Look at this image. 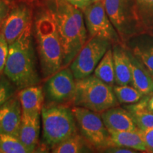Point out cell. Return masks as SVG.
I'll return each mask as SVG.
<instances>
[{
    "label": "cell",
    "mask_w": 153,
    "mask_h": 153,
    "mask_svg": "<svg viewBox=\"0 0 153 153\" xmlns=\"http://www.w3.org/2000/svg\"><path fill=\"white\" fill-rule=\"evenodd\" d=\"M17 89L4 74H0V106L16 94Z\"/></svg>",
    "instance_id": "26"
},
{
    "label": "cell",
    "mask_w": 153,
    "mask_h": 153,
    "mask_svg": "<svg viewBox=\"0 0 153 153\" xmlns=\"http://www.w3.org/2000/svg\"><path fill=\"white\" fill-rule=\"evenodd\" d=\"M148 95H145L139 101L126 106L137 128L146 131L153 128V113L147 106Z\"/></svg>",
    "instance_id": "19"
},
{
    "label": "cell",
    "mask_w": 153,
    "mask_h": 153,
    "mask_svg": "<svg viewBox=\"0 0 153 153\" xmlns=\"http://www.w3.org/2000/svg\"><path fill=\"white\" fill-rule=\"evenodd\" d=\"M33 11L30 7L19 3L11 7L0 26L9 45L13 43L28 28L33 26Z\"/></svg>",
    "instance_id": "11"
},
{
    "label": "cell",
    "mask_w": 153,
    "mask_h": 153,
    "mask_svg": "<svg viewBox=\"0 0 153 153\" xmlns=\"http://www.w3.org/2000/svg\"><path fill=\"white\" fill-rule=\"evenodd\" d=\"M69 3L82 10L92 3L91 0H66Z\"/></svg>",
    "instance_id": "31"
},
{
    "label": "cell",
    "mask_w": 153,
    "mask_h": 153,
    "mask_svg": "<svg viewBox=\"0 0 153 153\" xmlns=\"http://www.w3.org/2000/svg\"><path fill=\"white\" fill-rule=\"evenodd\" d=\"M52 9L62 44L64 68L70 65L89 36L82 9L66 0H54Z\"/></svg>",
    "instance_id": "3"
},
{
    "label": "cell",
    "mask_w": 153,
    "mask_h": 153,
    "mask_svg": "<svg viewBox=\"0 0 153 153\" xmlns=\"http://www.w3.org/2000/svg\"><path fill=\"white\" fill-rule=\"evenodd\" d=\"M92 2H96V1H102V0H91Z\"/></svg>",
    "instance_id": "34"
},
{
    "label": "cell",
    "mask_w": 153,
    "mask_h": 153,
    "mask_svg": "<svg viewBox=\"0 0 153 153\" xmlns=\"http://www.w3.org/2000/svg\"><path fill=\"white\" fill-rule=\"evenodd\" d=\"M41 118L43 140L51 149L78 132L72 108L65 105L43 106Z\"/></svg>",
    "instance_id": "5"
},
{
    "label": "cell",
    "mask_w": 153,
    "mask_h": 153,
    "mask_svg": "<svg viewBox=\"0 0 153 153\" xmlns=\"http://www.w3.org/2000/svg\"><path fill=\"white\" fill-rule=\"evenodd\" d=\"M94 74L111 87H114L115 82V70L113 51L110 48L96 67Z\"/></svg>",
    "instance_id": "21"
},
{
    "label": "cell",
    "mask_w": 153,
    "mask_h": 153,
    "mask_svg": "<svg viewBox=\"0 0 153 153\" xmlns=\"http://www.w3.org/2000/svg\"><path fill=\"white\" fill-rule=\"evenodd\" d=\"M11 7H12L11 6L9 5L8 3H7L4 0H0V26H1L4 19L9 14Z\"/></svg>",
    "instance_id": "30"
},
{
    "label": "cell",
    "mask_w": 153,
    "mask_h": 153,
    "mask_svg": "<svg viewBox=\"0 0 153 153\" xmlns=\"http://www.w3.org/2000/svg\"><path fill=\"white\" fill-rule=\"evenodd\" d=\"M33 37L32 26L9 45L4 74L14 83L18 90L39 85L41 81Z\"/></svg>",
    "instance_id": "2"
},
{
    "label": "cell",
    "mask_w": 153,
    "mask_h": 153,
    "mask_svg": "<svg viewBox=\"0 0 153 153\" xmlns=\"http://www.w3.org/2000/svg\"><path fill=\"white\" fill-rule=\"evenodd\" d=\"M72 104L101 114L119 104L113 87L94 74L76 80V89Z\"/></svg>",
    "instance_id": "4"
},
{
    "label": "cell",
    "mask_w": 153,
    "mask_h": 153,
    "mask_svg": "<svg viewBox=\"0 0 153 153\" xmlns=\"http://www.w3.org/2000/svg\"><path fill=\"white\" fill-rule=\"evenodd\" d=\"M147 106L151 112L153 113V91L148 95V101H147Z\"/></svg>",
    "instance_id": "32"
},
{
    "label": "cell",
    "mask_w": 153,
    "mask_h": 153,
    "mask_svg": "<svg viewBox=\"0 0 153 153\" xmlns=\"http://www.w3.org/2000/svg\"><path fill=\"white\" fill-rule=\"evenodd\" d=\"M140 131L146 148L145 152L153 153V128L146 131H142V130Z\"/></svg>",
    "instance_id": "28"
},
{
    "label": "cell",
    "mask_w": 153,
    "mask_h": 153,
    "mask_svg": "<svg viewBox=\"0 0 153 153\" xmlns=\"http://www.w3.org/2000/svg\"><path fill=\"white\" fill-rule=\"evenodd\" d=\"M41 114L22 113L19 138L30 152L37 148L41 131Z\"/></svg>",
    "instance_id": "13"
},
{
    "label": "cell",
    "mask_w": 153,
    "mask_h": 153,
    "mask_svg": "<svg viewBox=\"0 0 153 153\" xmlns=\"http://www.w3.org/2000/svg\"><path fill=\"white\" fill-rule=\"evenodd\" d=\"M137 14L145 32L153 29V0H135Z\"/></svg>",
    "instance_id": "22"
},
{
    "label": "cell",
    "mask_w": 153,
    "mask_h": 153,
    "mask_svg": "<svg viewBox=\"0 0 153 153\" xmlns=\"http://www.w3.org/2000/svg\"><path fill=\"white\" fill-rule=\"evenodd\" d=\"M22 107L17 97H14L0 106V133L19 137L22 118Z\"/></svg>",
    "instance_id": "12"
},
{
    "label": "cell",
    "mask_w": 153,
    "mask_h": 153,
    "mask_svg": "<svg viewBox=\"0 0 153 153\" xmlns=\"http://www.w3.org/2000/svg\"><path fill=\"white\" fill-rule=\"evenodd\" d=\"M112 146H120L133 150L145 152L146 148L140 129L129 131H108Z\"/></svg>",
    "instance_id": "18"
},
{
    "label": "cell",
    "mask_w": 153,
    "mask_h": 153,
    "mask_svg": "<svg viewBox=\"0 0 153 153\" xmlns=\"http://www.w3.org/2000/svg\"><path fill=\"white\" fill-rule=\"evenodd\" d=\"M101 118L108 131H129L137 129L128 111L114 106L101 113Z\"/></svg>",
    "instance_id": "14"
},
{
    "label": "cell",
    "mask_w": 153,
    "mask_h": 153,
    "mask_svg": "<svg viewBox=\"0 0 153 153\" xmlns=\"http://www.w3.org/2000/svg\"><path fill=\"white\" fill-rule=\"evenodd\" d=\"M105 152L111 153H135L137 152V150H133V149L125 148V147L120 146H111L109 148H106L104 150Z\"/></svg>",
    "instance_id": "29"
},
{
    "label": "cell",
    "mask_w": 153,
    "mask_h": 153,
    "mask_svg": "<svg viewBox=\"0 0 153 153\" xmlns=\"http://www.w3.org/2000/svg\"><path fill=\"white\" fill-rule=\"evenodd\" d=\"M4 1H6L7 3H8L9 5L11 6V7H13V6L17 4L18 0H4Z\"/></svg>",
    "instance_id": "33"
},
{
    "label": "cell",
    "mask_w": 153,
    "mask_h": 153,
    "mask_svg": "<svg viewBox=\"0 0 153 153\" xmlns=\"http://www.w3.org/2000/svg\"><path fill=\"white\" fill-rule=\"evenodd\" d=\"M128 53L131 60L132 86L144 96L150 94L153 91L152 76L133 53Z\"/></svg>",
    "instance_id": "16"
},
{
    "label": "cell",
    "mask_w": 153,
    "mask_h": 153,
    "mask_svg": "<svg viewBox=\"0 0 153 153\" xmlns=\"http://www.w3.org/2000/svg\"><path fill=\"white\" fill-rule=\"evenodd\" d=\"M112 44L98 37H89L70 65L76 80L91 75Z\"/></svg>",
    "instance_id": "8"
},
{
    "label": "cell",
    "mask_w": 153,
    "mask_h": 153,
    "mask_svg": "<svg viewBox=\"0 0 153 153\" xmlns=\"http://www.w3.org/2000/svg\"><path fill=\"white\" fill-rule=\"evenodd\" d=\"M16 95L22 104L23 111L41 114L45 96L43 88L41 85H33L19 89Z\"/></svg>",
    "instance_id": "17"
},
{
    "label": "cell",
    "mask_w": 153,
    "mask_h": 153,
    "mask_svg": "<svg viewBox=\"0 0 153 153\" xmlns=\"http://www.w3.org/2000/svg\"><path fill=\"white\" fill-rule=\"evenodd\" d=\"M114 92L120 104H131L139 101L144 97L137 89L133 86L114 85L113 87Z\"/></svg>",
    "instance_id": "23"
},
{
    "label": "cell",
    "mask_w": 153,
    "mask_h": 153,
    "mask_svg": "<svg viewBox=\"0 0 153 153\" xmlns=\"http://www.w3.org/2000/svg\"><path fill=\"white\" fill-rule=\"evenodd\" d=\"M51 150V152L55 153H81L95 151L90 143L78 133L59 143Z\"/></svg>",
    "instance_id": "20"
},
{
    "label": "cell",
    "mask_w": 153,
    "mask_h": 153,
    "mask_svg": "<svg viewBox=\"0 0 153 153\" xmlns=\"http://www.w3.org/2000/svg\"><path fill=\"white\" fill-rule=\"evenodd\" d=\"M76 79L70 68H64L48 78L43 87L46 106L64 105L72 102Z\"/></svg>",
    "instance_id": "10"
},
{
    "label": "cell",
    "mask_w": 153,
    "mask_h": 153,
    "mask_svg": "<svg viewBox=\"0 0 153 153\" xmlns=\"http://www.w3.org/2000/svg\"><path fill=\"white\" fill-rule=\"evenodd\" d=\"M33 36L41 76L48 79L63 68L62 44L52 9L41 8L37 11Z\"/></svg>",
    "instance_id": "1"
},
{
    "label": "cell",
    "mask_w": 153,
    "mask_h": 153,
    "mask_svg": "<svg viewBox=\"0 0 153 153\" xmlns=\"http://www.w3.org/2000/svg\"><path fill=\"white\" fill-rule=\"evenodd\" d=\"M108 18L124 45L140 34L146 33L140 20L135 0H103Z\"/></svg>",
    "instance_id": "6"
},
{
    "label": "cell",
    "mask_w": 153,
    "mask_h": 153,
    "mask_svg": "<svg viewBox=\"0 0 153 153\" xmlns=\"http://www.w3.org/2000/svg\"><path fill=\"white\" fill-rule=\"evenodd\" d=\"M9 45L4 36L0 32V74L4 73L6 62L9 55Z\"/></svg>",
    "instance_id": "27"
},
{
    "label": "cell",
    "mask_w": 153,
    "mask_h": 153,
    "mask_svg": "<svg viewBox=\"0 0 153 153\" xmlns=\"http://www.w3.org/2000/svg\"><path fill=\"white\" fill-rule=\"evenodd\" d=\"M115 82L118 85H127L131 82V66L129 55L126 45H113Z\"/></svg>",
    "instance_id": "15"
},
{
    "label": "cell",
    "mask_w": 153,
    "mask_h": 153,
    "mask_svg": "<svg viewBox=\"0 0 153 153\" xmlns=\"http://www.w3.org/2000/svg\"><path fill=\"white\" fill-rule=\"evenodd\" d=\"M78 131L91 145L95 150L104 152L112 146L110 133L99 113L80 106L72 108Z\"/></svg>",
    "instance_id": "7"
},
{
    "label": "cell",
    "mask_w": 153,
    "mask_h": 153,
    "mask_svg": "<svg viewBox=\"0 0 153 153\" xmlns=\"http://www.w3.org/2000/svg\"><path fill=\"white\" fill-rule=\"evenodd\" d=\"M133 54L144 65L153 77V46H136L133 50Z\"/></svg>",
    "instance_id": "25"
},
{
    "label": "cell",
    "mask_w": 153,
    "mask_h": 153,
    "mask_svg": "<svg viewBox=\"0 0 153 153\" xmlns=\"http://www.w3.org/2000/svg\"><path fill=\"white\" fill-rule=\"evenodd\" d=\"M0 152L30 153L18 137L9 134L0 133Z\"/></svg>",
    "instance_id": "24"
},
{
    "label": "cell",
    "mask_w": 153,
    "mask_h": 153,
    "mask_svg": "<svg viewBox=\"0 0 153 153\" xmlns=\"http://www.w3.org/2000/svg\"><path fill=\"white\" fill-rule=\"evenodd\" d=\"M82 11L89 37L104 38L112 45H124L106 14L103 0L92 2Z\"/></svg>",
    "instance_id": "9"
}]
</instances>
